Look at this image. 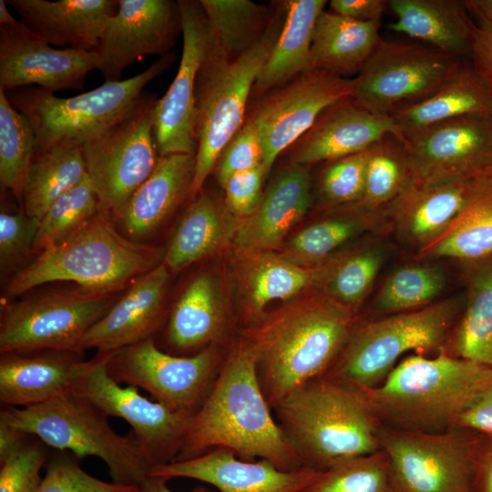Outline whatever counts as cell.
<instances>
[{"mask_svg": "<svg viewBox=\"0 0 492 492\" xmlns=\"http://www.w3.org/2000/svg\"><path fill=\"white\" fill-rule=\"evenodd\" d=\"M356 323L355 312L314 290L241 331L272 410L292 391L328 372Z\"/></svg>", "mask_w": 492, "mask_h": 492, "instance_id": "1", "label": "cell"}, {"mask_svg": "<svg viewBox=\"0 0 492 492\" xmlns=\"http://www.w3.org/2000/svg\"><path fill=\"white\" fill-rule=\"evenodd\" d=\"M272 410L258 379L254 354L240 336L206 399L190 416L176 461L223 448L243 460H267L281 470L302 466Z\"/></svg>", "mask_w": 492, "mask_h": 492, "instance_id": "2", "label": "cell"}, {"mask_svg": "<svg viewBox=\"0 0 492 492\" xmlns=\"http://www.w3.org/2000/svg\"><path fill=\"white\" fill-rule=\"evenodd\" d=\"M492 381V367L442 350L405 356L378 385L360 390L384 427L418 433L456 428Z\"/></svg>", "mask_w": 492, "mask_h": 492, "instance_id": "3", "label": "cell"}, {"mask_svg": "<svg viewBox=\"0 0 492 492\" xmlns=\"http://www.w3.org/2000/svg\"><path fill=\"white\" fill-rule=\"evenodd\" d=\"M303 466L323 470L380 450V425L363 392L325 376L287 395L273 409Z\"/></svg>", "mask_w": 492, "mask_h": 492, "instance_id": "4", "label": "cell"}, {"mask_svg": "<svg viewBox=\"0 0 492 492\" xmlns=\"http://www.w3.org/2000/svg\"><path fill=\"white\" fill-rule=\"evenodd\" d=\"M164 252L122 235L113 217L99 210L63 242L41 252L19 270L5 287L19 296L52 282H71L81 289L115 293L163 261Z\"/></svg>", "mask_w": 492, "mask_h": 492, "instance_id": "5", "label": "cell"}, {"mask_svg": "<svg viewBox=\"0 0 492 492\" xmlns=\"http://www.w3.org/2000/svg\"><path fill=\"white\" fill-rule=\"evenodd\" d=\"M175 60L168 53L146 70L128 79L105 82L70 97H59L38 87L5 92L10 104L30 121L35 136V158L49 150L82 147L124 118L144 94V87Z\"/></svg>", "mask_w": 492, "mask_h": 492, "instance_id": "6", "label": "cell"}, {"mask_svg": "<svg viewBox=\"0 0 492 492\" xmlns=\"http://www.w3.org/2000/svg\"><path fill=\"white\" fill-rule=\"evenodd\" d=\"M460 313V299L448 298L416 310L357 322L323 376L357 390L374 387L408 353L432 355L445 350Z\"/></svg>", "mask_w": 492, "mask_h": 492, "instance_id": "7", "label": "cell"}, {"mask_svg": "<svg viewBox=\"0 0 492 492\" xmlns=\"http://www.w3.org/2000/svg\"><path fill=\"white\" fill-rule=\"evenodd\" d=\"M0 421L50 448L101 459L116 484L138 487L149 477L150 467L133 434L115 432L108 416L78 392L27 407L2 406Z\"/></svg>", "mask_w": 492, "mask_h": 492, "instance_id": "8", "label": "cell"}, {"mask_svg": "<svg viewBox=\"0 0 492 492\" xmlns=\"http://www.w3.org/2000/svg\"><path fill=\"white\" fill-rule=\"evenodd\" d=\"M283 17L273 15L259 40L235 59H224L208 46L196 84L197 150L191 197L200 192L221 151L244 124L248 100Z\"/></svg>", "mask_w": 492, "mask_h": 492, "instance_id": "9", "label": "cell"}, {"mask_svg": "<svg viewBox=\"0 0 492 492\" xmlns=\"http://www.w3.org/2000/svg\"><path fill=\"white\" fill-rule=\"evenodd\" d=\"M157 100L143 94L124 118L82 146L99 209L116 220L159 159L154 136Z\"/></svg>", "mask_w": 492, "mask_h": 492, "instance_id": "10", "label": "cell"}, {"mask_svg": "<svg viewBox=\"0 0 492 492\" xmlns=\"http://www.w3.org/2000/svg\"><path fill=\"white\" fill-rule=\"evenodd\" d=\"M117 299L115 293L77 289L49 292L5 304L0 353L82 352L83 338Z\"/></svg>", "mask_w": 492, "mask_h": 492, "instance_id": "11", "label": "cell"}, {"mask_svg": "<svg viewBox=\"0 0 492 492\" xmlns=\"http://www.w3.org/2000/svg\"><path fill=\"white\" fill-rule=\"evenodd\" d=\"M228 351L215 345L176 355L159 349L152 337L109 354L106 367L118 383L142 388L170 409L192 415L209 395Z\"/></svg>", "mask_w": 492, "mask_h": 492, "instance_id": "12", "label": "cell"}, {"mask_svg": "<svg viewBox=\"0 0 492 492\" xmlns=\"http://www.w3.org/2000/svg\"><path fill=\"white\" fill-rule=\"evenodd\" d=\"M473 434L458 427L418 433L380 425L378 437L399 492H475L479 442Z\"/></svg>", "mask_w": 492, "mask_h": 492, "instance_id": "13", "label": "cell"}, {"mask_svg": "<svg viewBox=\"0 0 492 492\" xmlns=\"http://www.w3.org/2000/svg\"><path fill=\"white\" fill-rule=\"evenodd\" d=\"M460 64L459 57L429 46L382 39L353 78L351 98L391 116L436 91Z\"/></svg>", "mask_w": 492, "mask_h": 492, "instance_id": "14", "label": "cell"}, {"mask_svg": "<svg viewBox=\"0 0 492 492\" xmlns=\"http://www.w3.org/2000/svg\"><path fill=\"white\" fill-rule=\"evenodd\" d=\"M108 356L94 357L78 393L108 417L121 418L130 425L150 469L176 461L191 415L144 397L135 386L120 385L108 373Z\"/></svg>", "mask_w": 492, "mask_h": 492, "instance_id": "15", "label": "cell"}, {"mask_svg": "<svg viewBox=\"0 0 492 492\" xmlns=\"http://www.w3.org/2000/svg\"><path fill=\"white\" fill-rule=\"evenodd\" d=\"M352 91L353 78L308 70L263 95L249 119L261 138L266 176L283 150L300 140L325 109L351 97Z\"/></svg>", "mask_w": 492, "mask_h": 492, "instance_id": "16", "label": "cell"}, {"mask_svg": "<svg viewBox=\"0 0 492 492\" xmlns=\"http://www.w3.org/2000/svg\"><path fill=\"white\" fill-rule=\"evenodd\" d=\"M404 138L410 179L419 185L477 177L492 168L490 115L456 118Z\"/></svg>", "mask_w": 492, "mask_h": 492, "instance_id": "17", "label": "cell"}, {"mask_svg": "<svg viewBox=\"0 0 492 492\" xmlns=\"http://www.w3.org/2000/svg\"><path fill=\"white\" fill-rule=\"evenodd\" d=\"M182 53L176 76L154 109V136L159 157L195 155L196 84L207 54L210 31L200 1H178Z\"/></svg>", "mask_w": 492, "mask_h": 492, "instance_id": "18", "label": "cell"}, {"mask_svg": "<svg viewBox=\"0 0 492 492\" xmlns=\"http://www.w3.org/2000/svg\"><path fill=\"white\" fill-rule=\"evenodd\" d=\"M182 34L178 2L118 0L96 52L105 82L121 81L125 69L149 55L170 53Z\"/></svg>", "mask_w": 492, "mask_h": 492, "instance_id": "19", "label": "cell"}, {"mask_svg": "<svg viewBox=\"0 0 492 492\" xmlns=\"http://www.w3.org/2000/svg\"><path fill=\"white\" fill-rule=\"evenodd\" d=\"M97 67L96 51L52 47L24 23L0 26V89L5 92L33 85L53 94L80 90Z\"/></svg>", "mask_w": 492, "mask_h": 492, "instance_id": "20", "label": "cell"}, {"mask_svg": "<svg viewBox=\"0 0 492 492\" xmlns=\"http://www.w3.org/2000/svg\"><path fill=\"white\" fill-rule=\"evenodd\" d=\"M319 471L306 466L281 470L267 460H243L230 450L218 448L195 458L152 467L149 477L167 481L195 479L213 486L218 492H302Z\"/></svg>", "mask_w": 492, "mask_h": 492, "instance_id": "21", "label": "cell"}, {"mask_svg": "<svg viewBox=\"0 0 492 492\" xmlns=\"http://www.w3.org/2000/svg\"><path fill=\"white\" fill-rule=\"evenodd\" d=\"M81 354L54 350L2 354V406L27 407L78 392L94 363V358L87 361Z\"/></svg>", "mask_w": 492, "mask_h": 492, "instance_id": "22", "label": "cell"}, {"mask_svg": "<svg viewBox=\"0 0 492 492\" xmlns=\"http://www.w3.org/2000/svg\"><path fill=\"white\" fill-rule=\"evenodd\" d=\"M169 270L162 261L134 280L125 293L87 333L80 349L107 355L149 338L164 318Z\"/></svg>", "mask_w": 492, "mask_h": 492, "instance_id": "23", "label": "cell"}, {"mask_svg": "<svg viewBox=\"0 0 492 492\" xmlns=\"http://www.w3.org/2000/svg\"><path fill=\"white\" fill-rule=\"evenodd\" d=\"M389 134L405 139L391 116L347 97L325 109L298 140L292 163L307 166L362 153Z\"/></svg>", "mask_w": 492, "mask_h": 492, "instance_id": "24", "label": "cell"}, {"mask_svg": "<svg viewBox=\"0 0 492 492\" xmlns=\"http://www.w3.org/2000/svg\"><path fill=\"white\" fill-rule=\"evenodd\" d=\"M480 176L429 185L407 181L384 210L396 233L417 249L426 247L444 232L469 201Z\"/></svg>", "mask_w": 492, "mask_h": 492, "instance_id": "25", "label": "cell"}, {"mask_svg": "<svg viewBox=\"0 0 492 492\" xmlns=\"http://www.w3.org/2000/svg\"><path fill=\"white\" fill-rule=\"evenodd\" d=\"M312 204L307 166L292 163L270 184L254 212L241 220L233 242L239 251H273Z\"/></svg>", "mask_w": 492, "mask_h": 492, "instance_id": "26", "label": "cell"}, {"mask_svg": "<svg viewBox=\"0 0 492 492\" xmlns=\"http://www.w3.org/2000/svg\"><path fill=\"white\" fill-rule=\"evenodd\" d=\"M22 22L49 45L96 51L118 0H7Z\"/></svg>", "mask_w": 492, "mask_h": 492, "instance_id": "27", "label": "cell"}, {"mask_svg": "<svg viewBox=\"0 0 492 492\" xmlns=\"http://www.w3.org/2000/svg\"><path fill=\"white\" fill-rule=\"evenodd\" d=\"M228 317L219 283L209 272L198 273L183 290L169 313L165 340L169 354H196L220 346Z\"/></svg>", "mask_w": 492, "mask_h": 492, "instance_id": "28", "label": "cell"}, {"mask_svg": "<svg viewBox=\"0 0 492 492\" xmlns=\"http://www.w3.org/2000/svg\"><path fill=\"white\" fill-rule=\"evenodd\" d=\"M194 169L195 155L159 157L153 172L117 219L132 240L153 232L190 195Z\"/></svg>", "mask_w": 492, "mask_h": 492, "instance_id": "29", "label": "cell"}, {"mask_svg": "<svg viewBox=\"0 0 492 492\" xmlns=\"http://www.w3.org/2000/svg\"><path fill=\"white\" fill-rule=\"evenodd\" d=\"M388 7L395 15L391 31L459 58L470 54L475 22L465 1L390 0Z\"/></svg>", "mask_w": 492, "mask_h": 492, "instance_id": "30", "label": "cell"}, {"mask_svg": "<svg viewBox=\"0 0 492 492\" xmlns=\"http://www.w3.org/2000/svg\"><path fill=\"white\" fill-rule=\"evenodd\" d=\"M381 21L360 22L323 10L317 18L309 70L359 73L382 40Z\"/></svg>", "mask_w": 492, "mask_h": 492, "instance_id": "31", "label": "cell"}, {"mask_svg": "<svg viewBox=\"0 0 492 492\" xmlns=\"http://www.w3.org/2000/svg\"><path fill=\"white\" fill-rule=\"evenodd\" d=\"M492 95L473 67L463 62L427 97L391 115L403 137L469 115H490Z\"/></svg>", "mask_w": 492, "mask_h": 492, "instance_id": "32", "label": "cell"}, {"mask_svg": "<svg viewBox=\"0 0 492 492\" xmlns=\"http://www.w3.org/2000/svg\"><path fill=\"white\" fill-rule=\"evenodd\" d=\"M326 3L324 0L283 2L282 26L256 80L253 94L261 97L309 70L314 26Z\"/></svg>", "mask_w": 492, "mask_h": 492, "instance_id": "33", "label": "cell"}, {"mask_svg": "<svg viewBox=\"0 0 492 492\" xmlns=\"http://www.w3.org/2000/svg\"><path fill=\"white\" fill-rule=\"evenodd\" d=\"M239 252L242 260L240 274L244 313L250 324L264 314L271 302L291 301L315 286L319 266L303 267L272 251Z\"/></svg>", "mask_w": 492, "mask_h": 492, "instance_id": "34", "label": "cell"}, {"mask_svg": "<svg viewBox=\"0 0 492 492\" xmlns=\"http://www.w3.org/2000/svg\"><path fill=\"white\" fill-rule=\"evenodd\" d=\"M463 263L466 306L445 350L451 355L492 367V255Z\"/></svg>", "mask_w": 492, "mask_h": 492, "instance_id": "35", "label": "cell"}, {"mask_svg": "<svg viewBox=\"0 0 492 492\" xmlns=\"http://www.w3.org/2000/svg\"><path fill=\"white\" fill-rule=\"evenodd\" d=\"M417 254L421 259L449 258L462 262L492 255V177H479L460 214Z\"/></svg>", "mask_w": 492, "mask_h": 492, "instance_id": "36", "label": "cell"}, {"mask_svg": "<svg viewBox=\"0 0 492 492\" xmlns=\"http://www.w3.org/2000/svg\"><path fill=\"white\" fill-rule=\"evenodd\" d=\"M385 218L384 210L360 204L316 221L295 234L283 256L303 267H317L351 240L373 230Z\"/></svg>", "mask_w": 492, "mask_h": 492, "instance_id": "37", "label": "cell"}, {"mask_svg": "<svg viewBox=\"0 0 492 492\" xmlns=\"http://www.w3.org/2000/svg\"><path fill=\"white\" fill-rule=\"evenodd\" d=\"M382 242L371 241L319 265L315 290L357 313L386 257Z\"/></svg>", "mask_w": 492, "mask_h": 492, "instance_id": "38", "label": "cell"}, {"mask_svg": "<svg viewBox=\"0 0 492 492\" xmlns=\"http://www.w3.org/2000/svg\"><path fill=\"white\" fill-rule=\"evenodd\" d=\"M209 31L210 48L227 60L240 56L262 36L273 16L249 0H200Z\"/></svg>", "mask_w": 492, "mask_h": 492, "instance_id": "39", "label": "cell"}, {"mask_svg": "<svg viewBox=\"0 0 492 492\" xmlns=\"http://www.w3.org/2000/svg\"><path fill=\"white\" fill-rule=\"evenodd\" d=\"M86 177L82 147L57 148L34 158L23 185L24 212L40 220L56 200Z\"/></svg>", "mask_w": 492, "mask_h": 492, "instance_id": "40", "label": "cell"}, {"mask_svg": "<svg viewBox=\"0 0 492 492\" xmlns=\"http://www.w3.org/2000/svg\"><path fill=\"white\" fill-rule=\"evenodd\" d=\"M222 213L208 194H200L188 207L176 228L163 262L178 272L216 251L223 241Z\"/></svg>", "mask_w": 492, "mask_h": 492, "instance_id": "41", "label": "cell"}, {"mask_svg": "<svg viewBox=\"0 0 492 492\" xmlns=\"http://www.w3.org/2000/svg\"><path fill=\"white\" fill-rule=\"evenodd\" d=\"M446 275L437 266L411 264L394 271L373 302L374 312L389 315L423 308L436 302L446 285Z\"/></svg>", "mask_w": 492, "mask_h": 492, "instance_id": "42", "label": "cell"}, {"mask_svg": "<svg viewBox=\"0 0 492 492\" xmlns=\"http://www.w3.org/2000/svg\"><path fill=\"white\" fill-rule=\"evenodd\" d=\"M36 136L29 119L0 89V183L22 203L27 171L35 158Z\"/></svg>", "mask_w": 492, "mask_h": 492, "instance_id": "43", "label": "cell"}, {"mask_svg": "<svg viewBox=\"0 0 492 492\" xmlns=\"http://www.w3.org/2000/svg\"><path fill=\"white\" fill-rule=\"evenodd\" d=\"M410 179L404 139L389 134L368 149L364 192L360 205L384 210Z\"/></svg>", "mask_w": 492, "mask_h": 492, "instance_id": "44", "label": "cell"}, {"mask_svg": "<svg viewBox=\"0 0 492 492\" xmlns=\"http://www.w3.org/2000/svg\"><path fill=\"white\" fill-rule=\"evenodd\" d=\"M302 492H399L382 450L337 462L319 471Z\"/></svg>", "mask_w": 492, "mask_h": 492, "instance_id": "45", "label": "cell"}, {"mask_svg": "<svg viewBox=\"0 0 492 492\" xmlns=\"http://www.w3.org/2000/svg\"><path fill=\"white\" fill-rule=\"evenodd\" d=\"M98 199L87 177L56 200L39 220L33 251L56 246L81 229L98 211Z\"/></svg>", "mask_w": 492, "mask_h": 492, "instance_id": "46", "label": "cell"}, {"mask_svg": "<svg viewBox=\"0 0 492 492\" xmlns=\"http://www.w3.org/2000/svg\"><path fill=\"white\" fill-rule=\"evenodd\" d=\"M138 487L118 485L98 479L85 470L70 452L51 453L36 492H135Z\"/></svg>", "mask_w": 492, "mask_h": 492, "instance_id": "47", "label": "cell"}, {"mask_svg": "<svg viewBox=\"0 0 492 492\" xmlns=\"http://www.w3.org/2000/svg\"><path fill=\"white\" fill-rule=\"evenodd\" d=\"M368 150L326 162L320 178V191L332 205L359 204L365 184Z\"/></svg>", "mask_w": 492, "mask_h": 492, "instance_id": "48", "label": "cell"}, {"mask_svg": "<svg viewBox=\"0 0 492 492\" xmlns=\"http://www.w3.org/2000/svg\"><path fill=\"white\" fill-rule=\"evenodd\" d=\"M49 446L34 436L19 451L0 464V492H36L41 469L51 455Z\"/></svg>", "mask_w": 492, "mask_h": 492, "instance_id": "49", "label": "cell"}, {"mask_svg": "<svg viewBox=\"0 0 492 492\" xmlns=\"http://www.w3.org/2000/svg\"><path fill=\"white\" fill-rule=\"evenodd\" d=\"M262 158L261 138L248 118L225 146L217 161V179L221 188L233 175L262 165Z\"/></svg>", "mask_w": 492, "mask_h": 492, "instance_id": "50", "label": "cell"}, {"mask_svg": "<svg viewBox=\"0 0 492 492\" xmlns=\"http://www.w3.org/2000/svg\"><path fill=\"white\" fill-rule=\"evenodd\" d=\"M39 219L24 211L0 213V260L2 267L33 251Z\"/></svg>", "mask_w": 492, "mask_h": 492, "instance_id": "51", "label": "cell"}, {"mask_svg": "<svg viewBox=\"0 0 492 492\" xmlns=\"http://www.w3.org/2000/svg\"><path fill=\"white\" fill-rule=\"evenodd\" d=\"M262 165L233 175L224 186L226 206L241 219L250 216L259 207L262 197V182L266 178Z\"/></svg>", "mask_w": 492, "mask_h": 492, "instance_id": "52", "label": "cell"}, {"mask_svg": "<svg viewBox=\"0 0 492 492\" xmlns=\"http://www.w3.org/2000/svg\"><path fill=\"white\" fill-rule=\"evenodd\" d=\"M469 56L471 67L492 94V23L476 18Z\"/></svg>", "mask_w": 492, "mask_h": 492, "instance_id": "53", "label": "cell"}, {"mask_svg": "<svg viewBox=\"0 0 492 492\" xmlns=\"http://www.w3.org/2000/svg\"><path fill=\"white\" fill-rule=\"evenodd\" d=\"M456 427L484 436L492 441V381L461 415Z\"/></svg>", "mask_w": 492, "mask_h": 492, "instance_id": "54", "label": "cell"}, {"mask_svg": "<svg viewBox=\"0 0 492 492\" xmlns=\"http://www.w3.org/2000/svg\"><path fill=\"white\" fill-rule=\"evenodd\" d=\"M330 11L360 22L381 21L382 15L388 7L385 0H333Z\"/></svg>", "mask_w": 492, "mask_h": 492, "instance_id": "55", "label": "cell"}, {"mask_svg": "<svg viewBox=\"0 0 492 492\" xmlns=\"http://www.w3.org/2000/svg\"><path fill=\"white\" fill-rule=\"evenodd\" d=\"M487 440V445H478L477 452L475 492H492V441Z\"/></svg>", "mask_w": 492, "mask_h": 492, "instance_id": "56", "label": "cell"}, {"mask_svg": "<svg viewBox=\"0 0 492 492\" xmlns=\"http://www.w3.org/2000/svg\"><path fill=\"white\" fill-rule=\"evenodd\" d=\"M33 436L0 421V464L25 446Z\"/></svg>", "mask_w": 492, "mask_h": 492, "instance_id": "57", "label": "cell"}, {"mask_svg": "<svg viewBox=\"0 0 492 492\" xmlns=\"http://www.w3.org/2000/svg\"><path fill=\"white\" fill-rule=\"evenodd\" d=\"M135 492H173L167 485V480L148 477L143 483H141ZM191 492H208L202 487H195Z\"/></svg>", "mask_w": 492, "mask_h": 492, "instance_id": "58", "label": "cell"}, {"mask_svg": "<svg viewBox=\"0 0 492 492\" xmlns=\"http://www.w3.org/2000/svg\"><path fill=\"white\" fill-rule=\"evenodd\" d=\"M465 4L470 15L492 23V0H466Z\"/></svg>", "mask_w": 492, "mask_h": 492, "instance_id": "59", "label": "cell"}, {"mask_svg": "<svg viewBox=\"0 0 492 492\" xmlns=\"http://www.w3.org/2000/svg\"><path fill=\"white\" fill-rule=\"evenodd\" d=\"M23 22L17 21L9 12L5 0H0V26L15 28L22 26Z\"/></svg>", "mask_w": 492, "mask_h": 492, "instance_id": "60", "label": "cell"}, {"mask_svg": "<svg viewBox=\"0 0 492 492\" xmlns=\"http://www.w3.org/2000/svg\"><path fill=\"white\" fill-rule=\"evenodd\" d=\"M484 175L492 177V168L489 169L487 172H485Z\"/></svg>", "mask_w": 492, "mask_h": 492, "instance_id": "61", "label": "cell"}, {"mask_svg": "<svg viewBox=\"0 0 492 492\" xmlns=\"http://www.w3.org/2000/svg\"><path fill=\"white\" fill-rule=\"evenodd\" d=\"M491 95H492V94H491ZM490 118H491V119H492V99H491Z\"/></svg>", "mask_w": 492, "mask_h": 492, "instance_id": "62", "label": "cell"}]
</instances>
